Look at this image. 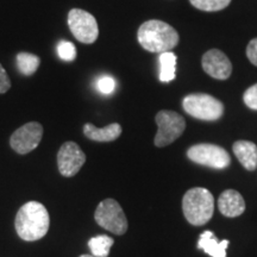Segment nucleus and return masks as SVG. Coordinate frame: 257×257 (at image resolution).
<instances>
[{"instance_id":"obj_1","label":"nucleus","mask_w":257,"mask_h":257,"mask_svg":"<svg viewBox=\"0 0 257 257\" xmlns=\"http://www.w3.org/2000/svg\"><path fill=\"white\" fill-rule=\"evenodd\" d=\"M49 212L43 204L29 201L19 208L15 219L16 232L19 238L27 242L40 240L49 231Z\"/></svg>"},{"instance_id":"obj_2","label":"nucleus","mask_w":257,"mask_h":257,"mask_svg":"<svg viewBox=\"0 0 257 257\" xmlns=\"http://www.w3.org/2000/svg\"><path fill=\"white\" fill-rule=\"evenodd\" d=\"M141 47L150 53H166L178 46L179 34L172 25L152 19L141 25L137 32Z\"/></svg>"},{"instance_id":"obj_3","label":"nucleus","mask_w":257,"mask_h":257,"mask_svg":"<svg viewBox=\"0 0 257 257\" xmlns=\"http://www.w3.org/2000/svg\"><path fill=\"white\" fill-rule=\"evenodd\" d=\"M182 210L188 223L195 226L205 225L213 216V195L206 188L188 189L182 199Z\"/></svg>"},{"instance_id":"obj_4","label":"nucleus","mask_w":257,"mask_h":257,"mask_svg":"<svg viewBox=\"0 0 257 257\" xmlns=\"http://www.w3.org/2000/svg\"><path fill=\"white\" fill-rule=\"evenodd\" d=\"M182 107L189 115L200 120H218L224 113V105L221 101L204 93L185 96L182 100Z\"/></svg>"},{"instance_id":"obj_5","label":"nucleus","mask_w":257,"mask_h":257,"mask_svg":"<svg viewBox=\"0 0 257 257\" xmlns=\"http://www.w3.org/2000/svg\"><path fill=\"white\" fill-rule=\"evenodd\" d=\"M94 219L99 226L114 234H124L127 231L126 216L114 199H105L98 205Z\"/></svg>"},{"instance_id":"obj_6","label":"nucleus","mask_w":257,"mask_h":257,"mask_svg":"<svg viewBox=\"0 0 257 257\" xmlns=\"http://www.w3.org/2000/svg\"><path fill=\"white\" fill-rule=\"evenodd\" d=\"M155 120L159 130H157L154 143L159 148L172 144L181 136L186 128L185 118L174 111H160L156 114Z\"/></svg>"},{"instance_id":"obj_7","label":"nucleus","mask_w":257,"mask_h":257,"mask_svg":"<svg viewBox=\"0 0 257 257\" xmlns=\"http://www.w3.org/2000/svg\"><path fill=\"white\" fill-rule=\"evenodd\" d=\"M68 27L79 42L92 44L98 40L99 28L94 16L81 9H72L68 14Z\"/></svg>"},{"instance_id":"obj_8","label":"nucleus","mask_w":257,"mask_h":257,"mask_svg":"<svg viewBox=\"0 0 257 257\" xmlns=\"http://www.w3.org/2000/svg\"><path fill=\"white\" fill-rule=\"evenodd\" d=\"M188 159L198 165L211 167L214 169H225L230 166L229 153L216 144H197L188 149Z\"/></svg>"},{"instance_id":"obj_9","label":"nucleus","mask_w":257,"mask_h":257,"mask_svg":"<svg viewBox=\"0 0 257 257\" xmlns=\"http://www.w3.org/2000/svg\"><path fill=\"white\" fill-rule=\"evenodd\" d=\"M42 137H43V126L37 121H30L12 134L10 138V146L16 153L25 155L40 146Z\"/></svg>"},{"instance_id":"obj_10","label":"nucleus","mask_w":257,"mask_h":257,"mask_svg":"<svg viewBox=\"0 0 257 257\" xmlns=\"http://www.w3.org/2000/svg\"><path fill=\"white\" fill-rule=\"evenodd\" d=\"M86 162V155L75 142L63 143L57 153V167L62 176L72 178L76 175Z\"/></svg>"},{"instance_id":"obj_11","label":"nucleus","mask_w":257,"mask_h":257,"mask_svg":"<svg viewBox=\"0 0 257 257\" xmlns=\"http://www.w3.org/2000/svg\"><path fill=\"white\" fill-rule=\"evenodd\" d=\"M202 68L205 73L218 80H226L232 73V64L223 51L211 49L202 56Z\"/></svg>"},{"instance_id":"obj_12","label":"nucleus","mask_w":257,"mask_h":257,"mask_svg":"<svg viewBox=\"0 0 257 257\" xmlns=\"http://www.w3.org/2000/svg\"><path fill=\"white\" fill-rule=\"evenodd\" d=\"M218 207L225 217H238L245 211V202L240 193L234 189H226L218 199Z\"/></svg>"},{"instance_id":"obj_13","label":"nucleus","mask_w":257,"mask_h":257,"mask_svg":"<svg viewBox=\"0 0 257 257\" xmlns=\"http://www.w3.org/2000/svg\"><path fill=\"white\" fill-rule=\"evenodd\" d=\"M83 134L88 140L95 142H112L121 135V126L118 123H112L106 127L99 128L87 123L83 125Z\"/></svg>"},{"instance_id":"obj_14","label":"nucleus","mask_w":257,"mask_h":257,"mask_svg":"<svg viewBox=\"0 0 257 257\" xmlns=\"http://www.w3.org/2000/svg\"><path fill=\"white\" fill-rule=\"evenodd\" d=\"M233 153L245 169L255 170L257 168V146L250 141H237L233 143Z\"/></svg>"},{"instance_id":"obj_15","label":"nucleus","mask_w":257,"mask_h":257,"mask_svg":"<svg viewBox=\"0 0 257 257\" xmlns=\"http://www.w3.org/2000/svg\"><path fill=\"white\" fill-rule=\"evenodd\" d=\"M227 245H229V240L224 239L219 242L211 231H205L199 237V249L204 250L211 257H226Z\"/></svg>"},{"instance_id":"obj_16","label":"nucleus","mask_w":257,"mask_h":257,"mask_svg":"<svg viewBox=\"0 0 257 257\" xmlns=\"http://www.w3.org/2000/svg\"><path fill=\"white\" fill-rule=\"evenodd\" d=\"M160 80L162 82H170L175 79L176 55L172 51L160 54Z\"/></svg>"},{"instance_id":"obj_17","label":"nucleus","mask_w":257,"mask_h":257,"mask_svg":"<svg viewBox=\"0 0 257 257\" xmlns=\"http://www.w3.org/2000/svg\"><path fill=\"white\" fill-rule=\"evenodd\" d=\"M113 244V238L106 234H99L88 240V248L94 257H107Z\"/></svg>"},{"instance_id":"obj_18","label":"nucleus","mask_w":257,"mask_h":257,"mask_svg":"<svg viewBox=\"0 0 257 257\" xmlns=\"http://www.w3.org/2000/svg\"><path fill=\"white\" fill-rule=\"evenodd\" d=\"M41 60L37 55L30 53H19L17 55V68L25 76L34 75L40 67Z\"/></svg>"},{"instance_id":"obj_19","label":"nucleus","mask_w":257,"mask_h":257,"mask_svg":"<svg viewBox=\"0 0 257 257\" xmlns=\"http://www.w3.org/2000/svg\"><path fill=\"white\" fill-rule=\"evenodd\" d=\"M189 3L200 11L216 12L227 8L231 0H189Z\"/></svg>"},{"instance_id":"obj_20","label":"nucleus","mask_w":257,"mask_h":257,"mask_svg":"<svg viewBox=\"0 0 257 257\" xmlns=\"http://www.w3.org/2000/svg\"><path fill=\"white\" fill-rule=\"evenodd\" d=\"M57 54L63 61H74L76 59V48L72 42L60 41L57 44Z\"/></svg>"},{"instance_id":"obj_21","label":"nucleus","mask_w":257,"mask_h":257,"mask_svg":"<svg viewBox=\"0 0 257 257\" xmlns=\"http://www.w3.org/2000/svg\"><path fill=\"white\" fill-rule=\"evenodd\" d=\"M95 86L96 89L100 93H102V94H111V93H113L115 89V81L113 78H111V76L104 75L96 80Z\"/></svg>"},{"instance_id":"obj_22","label":"nucleus","mask_w":257,"mask_h":257,"mask_svg":"<svg viewBox=\"0 0 257 257\" xmlns=\"http://www.w3.org/2000/svg\"><path fill=\"white\" fill-rule=\"evenodd\" d=\"M244 102L251 110H257V83L246 89L244 93Z\"/></svg>"},{"instance_id":"obj_23","label":"nucleus","mask_w":257,"mask_h":257,"mask_svg":"<svg viewBox=\"0 0 257 257\" xmlns=\"http://www.w3.org/2000/svg\"><path fill=\"white\" fill-rule=\"evenodd\" d=\"M10 88H11V80H10L4 67L0 64V94H4Z\"/></svg>"},{"instance_id":"obj_24","label":"nucleus","mask_w":257,"mask_h":257,"mask_svg":"<svg viewBox=\"0 0 257 257\" xmlns=\"http://www.w3.org/2000/svg\"><path fill=\"white\" fill-rule=\"evenodd\" d=\"M246 56L253 66L257 67V37L250 41L246 47Z\"/></svg>"},{"instance_id":"obj_25","label":"nucleus","mask_w":257,"mask_h":257,"mask_svg":"<svg viewBox=\"0 0 257 257\" xmlns=\"http://www.w3.org/2000/svg\"><path fill=\"white\" fill-rule=\"evenodd\" d=\"M80 257H94L93 255H81Z\"/></svg>"}]
</instances>
